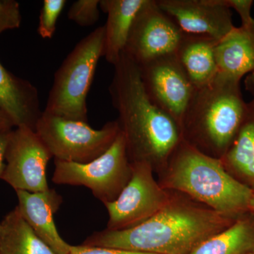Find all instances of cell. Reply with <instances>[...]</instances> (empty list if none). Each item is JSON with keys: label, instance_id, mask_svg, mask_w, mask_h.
Here are the masks:
<instances>
[{"label": "cell", "instance_id": "cell-8", "mask_svg": "<svg viewBox=\"0 0 254 254\" xmlns=\"http://www.w3.org/2000/svg\"><path fill=\"white\" fill-rule=\"evenodd\" d=\"M131 163L129 181L116 199L105 203L109 214L108 230H124L136 226L170 202V197L153 177V165L147 162Z\"/></svg>", "mask_w": 254, "mask_h": 254}, {"label": "cell", "instance_id": "cell-9", "mask_svg": "<svg viewBox=\"0 0 254 254\" xmlns=\"http://www.w3.org/2000/svg\"><path fill=\"white\" fill-rule=\"evenodd\" d=\"M184 35L156 0H145L133 19L124 52L140 66L175 55Z\"/></svg>", "mask_w": 254, "mask_h": 254}, {"label": "cell", "instance_id": "cell-13", "mask_svg": "<svg viewBox=\"0 0 254 254\" xmlns=\"http://www.w3.org/2000/svg\"><path fill=\"white\" fill-rule=\"evenodd\" d=\"M21 216L32 230L56 254H69L72 246L60 236L54 221V215L63 203L61 195L54 190L29 192L16 190Z\"/></svg>", "mask_w": 254, "mask_h": 254}, {"label": "cell", "instance_id": "cell-14", "mask_svg": "<svg viewBox=\"0 0 254 254\" xmlns=\"http://www.w3.org/2000/svg\"><path fill=\"white\" fill-rule=\"evenodd\" d=\"M0 111L16 127L36 129L42 111L39 93L28 81L11 74L0 63Z\"/></svg>", "mask_w": 254, "mask_h": 254}, {"label": "cell", "instance_id": "cell-15", "mask_svg": "<svg viewBox=\"0 0 254 254\" xmlns=\"http://www.w3.org/2000/svg\"><path fill=\"white\" fill-rule=\"evenodd\" d=\"M218 73L242 80L254 71V22L235 26L217 43L215 50Z\"/></svg>", "mask_w": 254, "mask_h": 254}, {"label": "cell", "instance_id": "cell-3", "mask_svg": "<svg viewBox=\"0 0 254 254\" xmlns=\"http://www.w3.org/2000/svg\"><path fill=\"white\" fill-rule=\"evenodd\" d=\"M240 81L218 73L208 84L195 88L180 126L183 141L209 156L223 157L247 113Z\"/></svg>", "mask_w": 254, "mask_h": 254}, {"label": "cell", "instance_id": "cell-7", "mask_svg": "<svg viewBox=\"0 0 254 254\" xmlns=\"http://www.w3.org/2000/svg\"><path fill=\"white\" fill-rule=\"evenodd\" d=\"M131 175L126 140L120 131L111 146L89 163L55 160L53 181L57 185L86 187L105 204L118 198Z\"/></svg>", "mask_w": 254, "mask_h": 254}, {"label": "cell", "instance_id": "cell-5", "mask_svg": "<svg viewBox=\"0 0 254 254\" xmlns=\"http://www.w3.org/2000/svg\"><path fill=\"white\" fill-rule=\"evenodd\" d=\"M104 47V26L78 42L55 72L45 113L87 123V95Z\"/></svg>", "mask_w": 254, "mask_h": 254}, {"label": "cell", "instance_id": "cell-6", "mask_svg": "<svg viewBox=\"0 0 254 254\" xmlns=\"http://www.w3.org/2000/svg\"><path fill=\"white\" fill-rule=\"evenodd\" d=\"M37 134L55 160L87 163L111 146L120 132L118 121L94 129L86 122L50 115L43 112L36 124Z\"/></svg>", "mask_w": 254, "mask_h": 254}, {"label": "cell", "instance_id": "cell-4", "mask_svg": "<svg viewBox=\"0 0 254 254\" xmlns=\"http://www.w3.org/2000/svg\"><path fill=\"white\" fill-rule=\"evenodd\" d=\"M166 185L233 218L250 210L254 190L227 173L221 159L182 141L171 155Z\"/></svg>", "mask_w": 254, "mask_h": 254}, {"label": "cell", "instance_id": "cell-27", "mask_svg": "<svg viewBox=\"0 0 254 254\" xmlns=\"http://www.w3.org/2000/svg\"><path fill=\"white\" fill-rule=\"evenodd\" d=\"M12 127H14V125L9 117L3 112L0 111V131L11 130Z\"/></svg>", "mask_w": 254, "mask_h": 254}, {"label": "cell", "instance_id": "cell-25", "mask_svg": "<svg viewBox=\"0 0 254 254\" xmlns=\"http://www.w3.org/2000/svg\"><path fill=\"white\" fill-rule=\"evenodd\" d=\"M69 254H155L144 252H133L119 249L90 247V246H72Z\"/></svg>", "mask_w": 254, "mask_h": 254}, {"label": "cell", "instance_id": "cell-16", "mask_svg": "<svg viewBox=\"0 0 254 254\" xmlns=\"http://www.w3.org/2000/svg\"><path fill=\"white\" fill-rule=\"evenodd\" d=\"M145 0H101L100 8L108 14L103 57L113 66L125 51L133 19Z\"/></svg>", "mask_w": 254, "mask_h": 254}, {"label": "cell", "instance_id": "cell-30", "mask_svg": "<svg viewBox=\"0 0 254 254\" xmlns=\"http://www.w3.org/2000/svg\"><path fill=\"white\" fill-rule=\"evenodd\" d=\"M247 254H254V252H250V253H249Z\"/></svg>", "mask_w": 254, "mask_h": 254}, {"label": "cell", "instance_id": "cell-18", "mask_svg": "<svg viewBox=\"0 0 254 254\" xmlns=\"http://www.w3.org/2000/svg\"><path fill=\"white\" fill-rule=\"evenodd\" d=\"M0 254H56L21 216L17 206L0 222Z\"/></svg>", "mask_w": 254, "mask_h": 254}, {"label": "cell", "instance_id": "cell-20", "mask_svg": "<svg viewBox=\"0 0 254 254\" xmlns=\"http://www.w3.org/2000/svg\"><path fill=\"white\" fill-rule=\"evenodd\" d=\"M254 251V223L242 218L207 239L189 254H247Z\"/></svg>", "mask_w": 254, "mask_h": 254}, {"label": "cell", "instance_id": "cell-24", "mask_svg": "<svg viewBox=\"0 0 254 254\" xmlns=\"http://www.w3.org/2000/svg\"><path fill=\"white\" fill-rule=\"evenodd\" d=\"M222 4L229 9H234L240 15L242 25H248L254 22L251 15V10L254 4L252 0H220Z\"/></svg>", "mask_w": 254, "mask_h": 254}, {"label": "cell", "instance_id": "cell-19", "mask_svg": "<svg viewBox=\"0 0 254 254\" xmlns=\"http://www.w3.org/2000/svg\"><path fill=\"white\" fill-rule=\"evenodd\" d=\"M221 159L247 182L254 190V98L247 103V110L240 130Z\"/></svg>", "mask_w": 254, "mask_h": 254}, {"label": "cell", "instance_id": "cell-17", "mask_svg": "<svg viewBox=\"0 0 254 254\" xmlns=\"http://www.w3.org/2000/svg\"><path fill=\"white\" fill-rule=\"evenodd\" d=\"M218 41L209 37L184 35L175 55L195 88L216 77L215 50Z\"/></svg>", "mask_w": 254, "mask_h": 254}, {"label": "cell", "instance_id": "cell-12", "mask_svg": "<svg viewBox=\"0 0 254 254\" xmlns=\"http://www.w3.org/2000/svg\"><path fill=\"white\" fill-rule=\"evenodd\" d=\"M185 34L220 41L235 28L230 9L220 0H156Z\"/></svg>", "mask_w": 254, "mask_h": 254}, {"label": "cell", "instance_id": "cell-23", "mask_svg": "<svg viewBox=\"0 0 254 254\" xmlns=\"http://www.w3.org/2000/svg\"><path fill=\"white\" fill-rule=\"evenodd\" d=\"M21 14L18 1L0 0V34L7 30L20 27Z\"/></svg>", "mask_w": 254, "mask_h": 254}, {"label": "cell", "instance_id": "cell-28", "mask_svg": "<svg viewBox=\"0 0 254 254\" xmlns=\"http://www.w3.org/2000/svg\"><path fill=\"white\" fill-rule=\"evenodd\" d=\"M245 88L254 96V71L247 75L245 80Z\"/></svg>", "mask_w": 254, "mask_h": 254}, {"label": "cell", "instance_id": "cell-1", "mask_svg": "<svg viewBox=\"0 0 254 254\" xmlns=\"http://www.w3.org/2000/svg\"><path fill=\"white\" fill-rule=\"evenodd\" d=\"M109 87L118 123L126 140L131 163H163L182 141L180 127L145 93L138 64L124 52L114 66Z\"/></svg>", "mask_w": 254, "mask_h": 254}, {"label": "cell", "instance_id": "cell-21", "mask_svg": "<svg viewBox=\"0 0 254 254\" xmlns=\"http://www.w3.org/2000/svg\"><path fill=\"white\" fill-rule=\"evenodd\" d=\"M66 4V0L43 1L38 26V33L42 38L50 39L54 36L58 18Z\"/></svg>", "mask_w": 254, "mask_h": 254}, {"label": "cell", "instance_id": "cell-2", "mask_svg": "<svg viewBox=\"0 0 254 254\" xmlns=\"http://www.w3.org/2000/svg\"><path fill=\"white\" fill-rule=\"evenodd\" d=\"M235 222L210 208L170 200L139 225L95 232L83 245L155 254H189Z\"/></svg>", "mask_w": 254, "mask_h": 254}, {"label": "cell", "instance_id": "cell-22", "mask_svg": "<svg viewBox=\"0 0 254 254\" xmlns=\"http://www.w3.org/2000/svg\"><path fill=\"white\" fill-rule=\"evenodd\" d=\"M100 0H77L70 6L68 18L78 26L88 27L98 22Z\"/></svg>", "mask_w": 254, "mask_h": 254}, {"label": "cell", "instance_id": "cell-29", "mask_svg": "<svg viewBox=\"0 0 254 254\" xmlns=\"http://www.w3.org/2000/svg\"><path fill=\"white\" fill-rule=\"evenodd\" d=\"M250 210L254 215V195L253 198H252V202H251Z\"/></svg>", "mask_w": 254, "mask_h": 254}, {"label": "cell", "instance_id": "cell-11", "mask_svg": "<svg viewBox=\"0 0 254 254\" xmlns=\"http://www.w3.org/2000/svg\"><path fill=\"white\" fill-rule=\"evenodd\" d=\"M138 68L150 101L171 117L180 128L195 88L176 55L157 58L140 65Z\"/></svg>", "mask_w": 254, "mask_h": 254}, {"label": "cell", "instance_id": "cell-10", "mask_svg": "<svg viewBox=\"0 0 254 254\" xmlns=\"http://www.w3.org/2000/svg\"><path fill=\"white\" fill-rule=\"evenodd\" d=\"M52 158L53 155L35 130L16 127L10 135L1 180L16 190L46 191L50 189L47 166Z\"/></svg>", "mask_w": 254, "mask_h": 254}, {"label": "cell", "instance_id": "cell-26", "mask_svg": "<svg viewBox=\"0 0 254 254\" xmlns=\"http://www.w3.org/2000/svg\"><path fill=\"white\" fill-rule=\"evenodd\" d=\"M11 131L12 130L11 129L0 131V179L2 177L5 166H6L5 155H6V148H7Z\"/></svg>", "mask_w": 254, "mask_h": 254}]
</instances>
